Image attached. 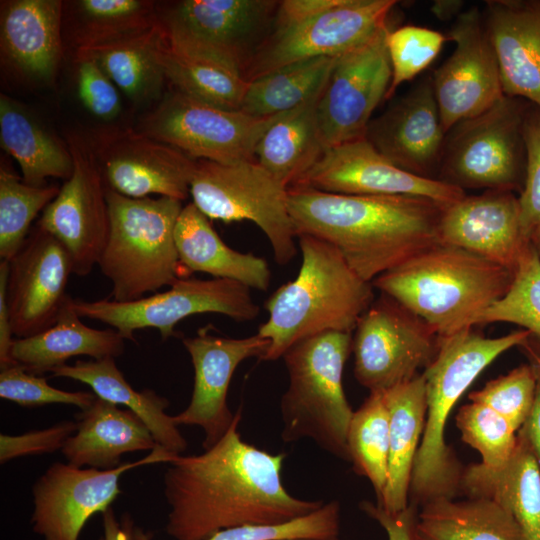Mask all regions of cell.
Masks as SVG:
<instances>
[{
	"instance_id": "f5cc1de1",
	"label": "cell",
	"mask_w": 540,
	"mask_h": 540,
	"mask_svg": "<svg viewBox=\"0 0 540 540\" xmlns=\"http://www.w3.org/2000/svg\"><path fill=\"white\" fill-rule=\"evenodd\" d=\"M536 374V388L530 414L519 429L525 436L540 465V339L530 335L520 346Z\"/></svg>"
},
{
	"instance_id": "cb8c5ba5",
	"label": "cell",
	"mask_w": 540,
	"mask_h": 540,
	"mask_svg": "<svg viewBox=\"0 0 540 540\" xmlns=\"http://www.w3.org/2000/svg\"><path fill=\"white\" fill-rule=\"evenodd\" d=\"M365 138L396 166L431 178L428 174L440 165L446 138L432 76L372 119Z\"/></svg>"
},
{
	"instance_id": "3957f363",
	"label": "cell",
	"mask_w": 540,
	"mask_h": 540,
	"mask_svg": "<svg viewBox=\"0 0 540 540\" xmlns=\"http://www.w3.org/2000/svg\"><path fill=\"white\" fill-rule=\"evenodd\" d=\"M513 272L466 250L436 244L371 283L439 337L478 325L482 314L509 289Z\"/></svg>"
},
{
	"instance_id": "d6986e66",
	"label": "cell",
	"mask_w": 540,
	"mask_h": 540,
	"mask_svg": "<svg viewBox=\"0 0 540 540\" xmlns=\"http://www.w3.org/2000/svg\"><path fill=\"white\" fill-rule=\"evenodd\" d=\"M447 37L455 42V49L432 75L446 134L456 124L485 112L504 96L483 14L476 7L463 11Z\"/></svg>"
},
{
	"instance_id": "9f6ffc18",
	"label": "cell",
	"mask_w": 540,
	"mask_h": 540,
	"mask_svg": "<svg viewBox=\"0 0 540 540\" xmlns=\"http://www.w3.org/2000/svg\"><path fill=\"white\" fill-rule=\"evenodd\" d=\"M104 540H134V522L129 513L122 514L120 520L116 518L114 510L110 507L102 513Z\"/></svg>"
},
{
	"instance_id": "11a10c76",
	"label": "cell",
	"mask_w": 540,
	"mask_h": 540,
	"mask_svg": "<svg viewBox=\"0 0 540 540\" xmlns=\"http://www.w3.org/2000/svg\"><path fill=\"white\" fill-rule=\"evenodd\" d=\"M9 272V262L0 261V367L4 369L15 363L12 361L10 353L14 335L7 303V280Z\"/></svg>"
},
{
	"instance_id": "bcb514c9",
	"label": "cell",
	"mask_w": 540,
	"mask_h": 540,
	"mask_svg": "<svg viewBox=\"0 0 540 540\" xmlns=\"http://www.w3.org/2000/svg\"><path fill=\"white\" fill-rule=\"evenodd\" d=\"M535 388L534 368L526 363L489 381L480 390L470 393L469 399L490 407L519 431L530 414Z\"/></svg>"
},
{
	"instance_id": "60d3db41",
	"label": "cell",
	"mask_w": 540,
	"mask_h": 540,
	"mask_svg": "<svg viewBox=\"0 0 540 540\" xmlns=\"http://www.w3.org/2000/svg\"><path fill=\"white\" fill-rule=\"evenodd\" d=\"M57 186H32L7 170L0 169V257L11 260L30 233L37 214L58 195Z\"/></svg>"
},
{
	"instance_id": "603a6c76",
	"label": "cell",
	"mask_w": 540,
	"mask_h": 540,
	"mask_svg": "<svg viewBox=\"0 0 540 540\" xmlns=\"http://www.w3.org/2000/svg\"><path fill=\"white\" fill-rule=\"evenodd\" d=\"M442 244L457 247L514 273L528 246L518 197L509 190L464 196L444 207L438 228Z\"/></svg>"
},
{
	"instance_id": "484cf974",
	"label": "cell",
	"mask_w": 540,
	"mask_h": 540,
	"mask_svg": "<svg viewBox=\"0 0 540 540\" xmlns=\"http://www.w3.org/2000/svg\"><path fill=\"white\" fill-rule=\"evenodd\" d=\"M59 0L1 2L0 44L5 60L28 78L50 80L62 54Z\"/></svg>"
},
{
	"instance_id": "6da1fadb",
	"label": "cell",
	"mask_w": 540,
	"mask_h": 540,
	"mask_svg": "<svg viewBox=\"0 0 540 540\" xmlns=\"http://www.w3.org/2000/svg\"><path fill=\"white\" fill-rule=\"evenodd\" d=\"M241 409L228 431L197 455H177L163 476L165 530L175 540H204L243 525H279L308 515L322 500L290 494L281 480L286 454L242 440Z\"/></svg>"
},
{
	"instance_id": "5b68a950",
	"label": "cell",
	"mask_w": 540,
	"mask_h": 540,
	"mask_svg": "<svg viewBox=\"0 0 540 540\" xmlns=\"http://www.w3.org/2000/svg\"><path fill=\"white\" fill-rule=\"evenodd\" d=\"M519 330L487 338L472 328L439 337V349L424 370L427 413L415 459L410 492L413 505L438 498H454L460 490L463 470L445 442L449 415L477 376L499 355L519 347L529 336Z\"/></svg>"
},
{
	"instance_id": "ab89813d",
	"label": "cell",
	"mask_w": 540,
	"mask_h": 540,
	"mask_svg": "<svg viewBox=\"0 0 540 540\" xmlns=\"http://www.w3.org/2000/svg\"><path fill=\"white\" fill-rule=\"evenodd\" d=\"M78 25L76 49L145 31L159 20L156 4L146 0H80L74 2Z\"/></svg>"
},
{
	"instance_id": "7a4b0ae2",
	"label": "cell",
	"mask_w": 540,
	"mask_h": 540,
	"mask_svg": "<svg viewBox=\"0 0 540 540\" xmlns=\"http://www.w3.org/2000/svg\"><path fill=\"white\" fill-rule=\"evenodd\" d=\"M287 201L296 236L329 243L368 282L439 244L446 207L416 196L340 194L299 185L287 189Z\"/></svg>"
},
{
	"instance_id": "db71d44e",
	"label": "cell",
	"mask_w": 540,
	"mask_h": 540,
	"mask_svg": "<svg viewBox=\"0 0 540 540\" xmlns=\"http://www.w3.org/2000/svg\"><path fill=\"white\" fill-rule=\"evenodd\" d=\"M342 0H283L275 14L271 31H280L311 19Z\"/></svg>"
},
{
	"instance_id": "ba28073f",
	"label": "cell",
	"mask_w": 540,
	"mask_h": 540,
	"mask_svg": "<svg viewBox=\"0 0 540 540\" xmlns=\"http://www.w3.org/2000/svg\"><path fill=\"white\" fill-rule=\"evenodd\" d=\"M287 189L256 160L230 164L197 160L190 195L209 219L255 223L269 240L275 261L285 265L297 253Z\"/></svg>"
},
{
	"instance_id": "d6a6232c",
	"label": "cell",
	"mask_w": 540,
	"mask_h": 540,
	"mask_svg": "<svg viewBox=\"0 0 540 540\" xmlns=\"http://www.w3.org/2000/svg\"><path fill=\"white\" fill-rule=\"evenodd\" d=\"M156 60L174 91L230 110H240L248 85L235 67L170 40L160 23Z\"/></svg>"
},
{
	"instance_id": "680465c9",
	"label": "cell",
	"mask_w": 540,
	"mask_h": 540,
	"mask_svg": "<svg viewBox=\"0 0 540 540\" xmlns=\"http://www.w3.org/2000/svg\"><path fill=\"white\" fill-rule=\"evenodd\" d=\"M530 242L533 244L540 257V227H538L530 238Z\"/></svg>"
},
{
	"instance_id": "b9f144b4",
	"label": "cell",
	"mask_w": 540,
	"mask_h": 540,
	"mask_svg": "<svg viewBox=\"0 0 540 540\" xmlns=\"http://www.w3.org/2000/svg\"><path fill=\"white\" fill-rule=\"evenodd\" d=\"M509 322L540 339V257L530 242L513 273L507 292L480 317L478 324Z\"/></svg>"
},
{
	"instance_id": "f6af8a7d",
	"label": "cell",
	"mask_w": 540,
	"mask_h": 540,
	"mask_svg": "<svg viewBox=\"0 0 540 540\" xmlns=\"http://www.w3.org/2000/svg\"><path fill=\"white\" fill-rule=\"evenodd\" d=\"M446 40L448 37L444 34L421 26L405 25L390 29L386 46L392 76L385 99L391 98L402 83L412 80L426 69Z\"/></svg>"
},
{
	"instance_id": "ffe728a7",
	"label": "cell",
	"mask_w": 540,
	"mask_h": 540,
	"mask_svg": "<svg viewBox=\"0 0 540 540\" xmlns=\"http://www.w3.org/2000/svg\"><path fill=\"white\" fill-rule=\"evenodd\" d=\"M294 185L340 194L416 196L444 206L466 196L456 185L396 166L365 137L325 150Z\"/></svg>"
},
{
	"instance_id": "9c48e42d",
	"label": "cell",
	"mask_w": 540,
	"mask_h": 540,
	"mask_svg": "<svg viewBox=\"0 0 540 540\" xmlns=\"http://www.w3.org/2000/svg\"><path fill=\"white\" fill-rule=\"evenodd\" d=\"M71 302L81 318L107 324L130 341H135L136 330L144 328L158 329L166 340L175 335L179 321L194 314L218 313L236 321H248L260 312L248 286L220 278H179L164 292L130 302L78 298Z\"/></svg>"
},
{
	"instance_id": "52a82bcc",
	"label": "cell",
	"mask_w": 540,
	"mask_h": 540,
	"mask_svg": "<svg viewBox=\"0 0 540 540\" xmlns=\"http://www.w3.org/2000/svg\"><path fill=\"white\" fill-rule=\"evenodd\" d=\"M106 198L110 230L97 265L111 281L112 300L135 301L184 278L174 238L182 201L130 198L107 188Z\"/></svg>"
},
{
	"instance_id": "e0dca14e",
	"label": "cell",
	"mask_w": 540,
	"mask_h": 540,
	"mask_svg": "<svg viewBox=\"0 0 540 540\" xmlns=\"http://www.w3.org/2000/svg\"><path fill=\"white\" fill-rule=\"evenodd\" d=\"M395 0H342L338 5L280 31H271L248 62L251 81L287 64L317 57L336 58L388 24Z\"/></svg>"
},
{
	"instance_id": "4fadbf2b",
	"label": "cell",
	"mask_w": 540,
	"mask_h": 540,
	"mask_svg": "<svg viewBox=\"0 0 540 540\" xmlns=\"http://www.w3.org/2000/svg\"><path fill=\"white\" fill-rule=\"evenodd\" d=\"M278 5L275 0H184L159 14V20L174 43L215 57L243 75L270 34Z\"/></svg>"
},
{
	"instance_id": "94428289",
	"label": "cell",
	"mask_w": 540,
	"mask_h": 540,
	"mask_svg": "<svg viewBox=\"0 0 540 540\" xmlns=\"http://www.w3.org/2000/svg\"><path fill=\"white\" fill-rule=\"evenodd\" d=\"M98 540H104V537H100Z\"/></svg>"
},
{
	"instance_id": "c3c4849f",
	"label": "cell",
	"mask_w": 540,
	"mask_h": 540,
	"mask_svg": "<svg viewBox=\"0 0 540 540\" xmlns=\"http://www.w3.org/2000/svg\"><path fill=\"white\" fill-rule=\"evenodd\" d=\"M523 138L526 154V177L518 197L523 235L530 241L540 227V108L525 114Z\"/></svg>"
},
{
	"instance_id": "f907efd6",
	"label": "cell",
	"mask_w": 540,
	"mask_h": 540,
	"mask_svg": "<svg viewBox=\"0 0 540 540\" xmlns=\"http://www.w3.org/2000/svg\"><path fill=\"white\" fill-rule=\"evenodd\" d=\"M76 421H62L49 428L20 435H0V462L62 450L67 439L76 432Z\"/></svg>"
},
{
	"instance_id": "f1b7e54d",
	"label": "cell",
	"mask_w": 540,
	"mask_h": 540,
	"mask_svg": "<svg viewBox=\"0 0 540 540\" xmlns=\"http://www.w3.org/2000/svg\"><path fill=\"white\" fill-rule=\"evenodd\" d=\"M69 296L56 322L39 334L13 341L11 359L33 374L51 372L75 356L93 359L116 358L123 354L125 339L115 329L85 325Z\"/></svg>"
},
{
	"instance_id": "7dc6e473",
	"label": "cell",
	"mask_w": 540,
	"mask_h": 540,
	"mask_svg": "<svg viewBox=\"0 0 540 540\" xmlns=\"http://www.w3.org/2000/svg\"><path fill=\"white\" fill-rule=\"evenodd\" d=\"M0 397L28 408L60 403L81 410L90 407L97 398L91 392H70L52 387L46 378L30 373L18 364L1 369Z\"/></svg>"
},
{
	"instance_id": "f35d334b",
	"label": "cell",
	"mask_w": 540,
	"mask_h": 540,
	"mask_svg": "<svg viewBox=\"0 0 540 540\" xmlns=\"http://www.w3.org/2000/svg\"><path fill=\"white\" fill-rule=\"evenodd\" d=\"M347 447L356 473L370 481L379 502L387 482L389 456V414L383 392H371L353 412Z\"/></svg>"
},
{
	"instance_id": "ac0fdd59",
	"label": "cell",
	"mask_w": 540,
	"mask_h": 540,
	"mask_svg": "<svg viewBox=\"0 0 540 540\" xmlns=\"http://www.w3.org/2000/svg\"><path fill=\"white\" fill-rule=\"evenodd\" d=\"M107 189L130 198L156 194L183 201L197 160L131 128L105 127L88 140Z\"/></svg>"
},
{
	"instance_id": "7bdbcfd3",
	"label": "cell",
	"mask_w": 540,
	"mask_h": 540,
	"mask_svg": "<svg viewBox=\"0 0 540 540\" xmlns=\"http://www.w3.org/2000/svg\"><path fill=\"white\" fill-rule=\"evenodd\" d=\"M341 506L336 500L323 503L316 511L279 525H243L220 530L204 540H282L289 538H338ZM134 540H152L135 526Z\"/></svg>"
},
{
	"instance_id": "2e32d148",
	"label": "cell",
	"mask_w": 540,
	"mask_h": 540,
	"mask_svg": "<svg viewBox=\"0 0 540 540\" xmlns=\"http://www.w3.org/2000/svg\"><path fill=\"white\" fill-rule=\"evenodd\" d=\"M66 144L74 169L58 195L43 210L37 225L67 250L73 274L84 277L98 264L110 218L106 186L88 140L69 134Z\"/></svg>"
},
{
	"instance_id": "8d00e7d4",
	"label": "cell",
	"mask_w": 540,
	"mask_h": 540,
	"mask_svg": "<svg viewBox=\"0 0 540 540\" xmlns=\"http://www.w3.org/2000/svg\"><path fill=\"white\" fill-rule=\"evenodd\" d=\"M160 20L151 28L103 44L76 49V58L95 60L133 101H143L165 80L156 60Z\"/></svg>"
},
{
	"instance_id": "83f0119b",
	"label": "cell",
	"mask_w": 540,
	"mask_h": 540,
	"mask_svg": "<svg viewBox=\"0 0 540 540\" xmlns=\"http://www.w3.org/2000/svg\"><path fill=\"white\" fill-rule=\"evenodd\" d=\"M513 455L497 467L482 463L463 470L460 489L468 497L491 499L517 521L527 540H540V465L518 431Z\"/></svg>"
},
{
	"instance_id": "9a60e30c",
	"label": "cell",
	"mask_w": 540,
	"mask_h": 540,
	"mask_svg": "<svg viewBox=\"0 0 540 540\" xmlns=\"http://www.w3.org/2000/svg\"><path fill=\"white\" fill-rule=\"evenodd\" d=\"M176 456L158 446L138 461L109 470L55 462L32 488L33 531L44 540H78L86 522L119 496L122 474L142 465L169 463Z\"/></svg>"
},
{
	"instance_id": "6f0895ef",
	"label": "cell",
	"mask_w": 540,
	"mask_h": 540,
	"mask_svg": "<svg viewBox=\"0 0 540 540\" xmlns=\"http://www.w3.org/2000/svg\"><path fill=\"white\" fill-rule=\"evenodd\" d=\"M464 3L458 0H439L435 1L431 7L432 13L440 20L446 21L458 17Z\"/></svg>"
},
{
	"instance_id": "f546056e",
	"label": "cell",
	"mask_w": 540,
	"mask_h": 540,
	"mask_svg": "<svg viewBox=\"0 0 540 540\" xmlns=\"http://www.w3.org/2000/svg\"><path fill=\"white\" fill-rule=\"evenodd\" d=\"M389 414L388 474L377 504L389 513L406 509L415 459L423 435L427 396L423 373L383 392Z\"/></svg>"
},
{
	"instance_id": "d590c367",
	"label": "cell",
	"mask_w": 540,
	"mask_h": 540,
	"mask_svg": "<svg viewBox=\"0 0 540 540\" xmlns=\"http://www.w3.org/2000/svg\"><path fill=\"white\" fill-rule=\"evenodd\" d=\"M321 93L282 113L257 144L255 160L287 188L296 184L325 152L316 116Z\"/></svg>"
},
{
	"instance_id": "277c9868",
	"label": "cell",
	"mask_w": 540,
	"mask_h": 540,
	"mask_svg": "<svg viewBox=\"0 0 540 540\" xmlns=\"http://www.w3.org/2000/svg\"><path fill=\"white\" fill-rule=\"evenodd\" d=\"M302 263L294 280L267 299L269 317L258 334L269 340L262 360L273 361L295 343L328 331L352 333L373 303V285L362 279L329 243L298 236Z\"/></svg>"
},
{
	"instance_id": "836d02e7",
	"label": "cell",
	"mask_w": 540,
	"mask_h": 540,
	"mask_svg": "<svg viewBox=\"0 0 540 540\" xmlns=\"http://www.w3.org/2000/svg\"><path fill=\"white\" fill-rule=\"evenodd\" d=\"M415 535L417 540H527L505 508L481 497H442L424 504Z\"/></svg>"
},
{
	"instance_id": "4316f807",
	"label": "cell",
	"mask_w": 540,
	"mask_h": 540,
	"mask_svg": "<svg viewBox=\"0 0 540 540\" xmlns=\"http://www.w3.org/2000/svg\"><path fill=\"white\" fill-rule=\"evenodd\" d=\"M75 421L76 432L61 452L76 467L114 469L121 465L122 455L158 447L136 414L98 397L90 407L75 414Z\"/></svg>"
},
{
	"instance_id": "d4e9b609",
	"label": "cell",
	"mask_w": 540,
	"mask_h": 540,
	"mask_svg": "<svg viewBox=\"0 0 540 540\" xmlns=\"http://www.w3.org/2000/svg\"><path fill=\"white\" fill-rule=\"evenodd\" d=\"M483 16L504 95L540 108V1H488Z\"/></svg>"
},
{
	"instance_id": "8992f818",
	"label": "cell",
	"mask_w": 540,
	"mask_h": 540,
	"mask_svg": "<svg viewBox=\"0 0 540 540\" xmlns=\"http://www.w3.org/2000/svg\"><path fill=\"white\" fill-rule=\"evenodd\" d=\"M353 346L350 332L328 331L298 341L282 356L289 385L280 401L284 442L309 438L350 461L347 432L353 415L343 371Z\"/></svg>"
},
{
	"instance_id": "681fc988",
	"label": "cell",
	"mask_w": 540,
	"mask_h": 540,
	"mask_svg": "<svg viewBox=\"0 0 540 540\" xmlns=\"http://www.w3.org/2000/svg\"><path fill=\"white\" fill-rule=\"evenodd\" d=\"M78 95L86 109L97 118L110 121L118 116V91L98 63L87 57L76 58Z\"/></svg>"
},
{
	"instance_id": "ee69618b",
	"label": "cell",
	"mask_w": 540,
	"mask_h": 540,
	"mask_svg": "<svg viewBox=\"0 0 540 540\" xmlns=\"http://www.w3.org/2000/svg\"><path fill=\"white\" fill-rule=\"evenodd\" d=\"M456 425L462 440L481 454V463L485 466L504 464L517 447L518 431L486 405L465 404L457 413Z\"/></svg>"
},
{
	"instance_id": "1f68e13d",
	"label": "cell",
	"mask_w": 540,
	"mask_h": 540,
	"mask_svg": "<svg viewBox=\"0 0 540 540\" xmlns=\"http://www.w3.org/2000/svg\"><path fill=\"white\" fill-rule=\"evenodd\" d=\"M54 377H65L88 385L93 393L115 405H123L148 427L156 443L173 454L187 449V441L166 413L169 401L151 389L135 390L118 369L115 358L77 360L51 371Z\"/></svg>"
},
{
	"instance_id": "5bb4252c",
	"label": "cell",
	"mask_w": 540,
	"mask_h": 540,
	"mask_svg": "<svg viewBox=\"0 0 540 540\" xmlns=\"http://www.w3.org/2000/svg\"><path fill=\"white\" fill-rule=\"evenodd\" d=\"M388 24L336 57L316 108L325 150L364 138L372 114L388 91L392 70L386 46Z\"/></svg>"
},
{
	"instance_id": "44dd1931",
	"label": "cell",
	"mask_w": 540,
	"mask_h": 540,
	"mask_svg": "<svg viewBox=\"0 0 540 540\" xmlns=\"http://www.w3.org/2000/svg\"><path fill=\"white\" fill-rule=\"evenodd\" d=\"M7 303L12 330L26 338L51 327L67 301L72 262L64 246L36 226L8 261Z\"/></svg>"
},
{
	"instance_id": "91938a15",
	"label": "cell",
	"mask_w": 540,
	"mask_h": 540,
	"mask_svg": "<svg viewBox=\"0 0 540 540\" xmlns=\"http://www.w3.org/2000/svg\"><path fill=\"white\" fill-rule=\"evenodd\" d=\"M282 540H339L338 538H330V539H321V538H289V539H282Z\"/></svg>"
},
{
	"instance_id": "7402d4cb",
	"label": "cell",
	"mask_w": 540,
	"mask_h": 540,
	"mask_svg": "<svg viewBox=\"0 0 540 540\" xmlns=\"http://www.w3.org/2000/svg\"><path fill=\"white\" fill-rule=\"evenodd\" d=\"M182 342L193 364L194 386L190 403L173 419L177 426H199L204 432L205 450L223 437L234 420L227 394L235 370L246 359L262 360L270 342L258 333L228 338L210 334L205 328Z\"/></svg>"
},
{
	"instance_id": "74e56055",
	"label": "cell",
	"mask_w": 540,
	"mask_h": 540,
	"mask_svg": "<svg viewBox=\"0 0 540 540\" xmlns=\"http://www.w3.org/2000/svg\"><path fill=\"white\" fill-rule=\"evenodd\" d=\"M335 59L300 60L248 81L240 110L262 118L300 106L323 91Z\"/></svg>"
},
{
	"instance_id": "4dcf8cb0",
	"label": "cell",
	"mask_w": 540,
	"mask_h": 540,
	"mask_svg": "<svg viewBox=\"0 0 540 540\" xmlns=\"http://www.w3.org/2000/svg\"><path fill=\"white\" fill-rule=\"evenodd\" d=\"M174 238L180 263L187 273L203 272L257 290L269 288L271 271L267 261L230 248L193 203L185 205L178 216Z\"/></svg>"
},
{
	"instance_id": "30bf717a",
	"label": "cell",
	"mask_w": 540,
	"mask_h": 540,
	"mask_svg": "<svg viewBox=\"0 0 540 540\" xmlns=\"http://www.w3.org/2000/svg\"><path fill=\"white\" fill-rule=\"evenodd\" d=\"M525 110L504 95L485 112L456 124L441 156L445 182L511 191L518 183L525 154Z\"/></svg>"
},
{
	"instance_id": "816d5d0a",
	"label": "cell",
	"mask_w": 540,
	"mask_h": 540,
	"mask_svg": "<svg viewBox=\"0 0 540 540\" xmlns=\"http://www.w3.org/2000/svg\"><path fill=\"white\" fill-rule=\"evenodd\" d=\"M359 507L366 515L379 523L386 531L388 540H417L415 525L418 512L415 505L409 504L406 509L398 513H389L377 503L370 501H362Z\"/></svg>"
},
{
	"instance_id": "7c38bea8",
	"label": "cell",
	"mask_w": 540,
	"mask_h": 540,
	"mask_svg": "<svg viewBox=\"0 0 540 540\" xmlns=\"http://www.w3.org/2000/svg\"><path fill=\"white\" fill-rule=\"evenodd\" d=\"M438 349L439 336L422 319L382 294L355 327L354 374L370 393L385 392L419 375Z\"/></svg>"
},
{
	"instance_id": "e575fe53",
	"label": "cell",
	"mask_w": 540,
	"mask_h": 540,
	"mask_svg": "<svg viewBox=\"0 0 540 540\" xmlns=\"http://www.w3.org/2000/svg\"><path fill=\"white\" fill-rule=\"evenodd\" d=\"M1 147L18 163L22 179L44 186L47 178L69 179L74 163L67 144L47 131L19 103L0 95Z\"/></svg>"
},
{
	"instance_id": "8fae6325",
	"label": "cell",
	"mask_w": 540,
	"mask_h": 540,
	"mask_svg": "<svg viewBox=\"0 0 540 540\" xmlns=\"http://www.w3.org/2000/svg\"><path fill=\"white\" fill-rule=\"evenodd\" d=\"M281 114L254 117L173 91L143 118L140 131L194 160L230 164L255 160L260 138Z\"/></svg>"
}]
</instances>
